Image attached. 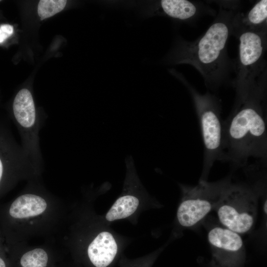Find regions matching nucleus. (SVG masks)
Segmentation results:
<instances>
[{"label": "nucleus", "instance_id": "obj_10", "mask_svg": "<svg viewBox=\"0 0 267 267\" xmlns=\"http://www.w3.org/2000/svg\"><path fill=\"white\" fill-rule=\"evenodd\" d=\"M46 208L47 203L43 197L33 194H25L12 202L9 212L13 218L25 219L40 216Z\"/></svg>", "mask_w": 267, "mask_h": 267}, {"label": "nucleus", "instance_id": "obj_6", "mask_svg": "<svg viewBox=\"0 0 267 267\" xmlns=\"http://www.w3.org/2000/svg\"><path fill=\"white\" fill-rule=\"evenodd\" d=\"M227 177L215 182L199 180L197 184L180 185L182 192L177 212L178 224L192 228L203 221L213 210L225 188L231 182Z\"/></svg>", "mask_w": 267, "mask_h": 267}, {"label": "nucleus", "instance_id": "obj_14", "mask_svg": "<svg viewBox=\"0 0 267 267\" xmlns=\"http://www.w3.org/2000/svg\"><path fill=\"white\" fill-rule=\"evenodd\" d=\"M49 257L45 250L35 248L24 253L20 260V267H47Z\"/></svg>", "mask_w": 267, "mask_h": 267}, {"label": "nucleus", "instance_id": "obj_1", "mask_svg": "<svg viewBox=\"0 0 267 267\" xmlns=\"http://www.w3.org/2000/svg\"><path fill=\"white\" fill-rule=\"evenodd\" d=\"M266 84L252 90L222 122V161L244 166L251 158L266 162Z\"/></svg>", "mask_w": 267, "mask_h": 267}, {"label": "nucleus", "instance_id": "obj_15", "mask_svg": "<svg viewBox=\"0 0 267 267\" xmlns=\"http://www.w3.org/2000/svg\"><path fill=\"white\" fill-rule=\"evenodd\" d=\"M67 1L65 0H41L38 6V13L41 20L50 17L62 11Z\"/></svg>", "mask_w": 267, "mask_h": 267}, {"label": "nucleus", "instance_id": "obj_11", "mask_svg": "<svg viewBox=\"0 0 267 267\" xmlns=\"http://www.w3.org/2000/svg\"><path fill=\"white\" fill-rule=\"evenodd\" d=\"M160 6L168 16L183 21L193 20L206 10L202 3L187 0H162Z\"/></svg>", "mask_w": 267, "mask_h": 267}, {"label": "nucleus", "instance_id": "obj_9", "mask_svg": "<svg viewBox=\"0 0 267 267\" xmlns=\"http://www.w3.org/2000/svg\"><path fill=\"white\" fill-rule=\"evenodd\" d=\"M267 0L256 2L246 13H235L232 22V34L237 37L247 31L267 30Z\"/></svg>", "mask_w": 267, "mask_h": 267}, {"label": "nucleus", "instance_id": "obj_13", "mask_svg": "<svg viewBox=\"0 0 267 267\" xmlns=\"http://www.w3.org/2000/svg\"><path fill=\"white\" fill-rule=\"evenodd\" d=\"M139 204L137 196L130 190L120 196L107 212L105 219L109 222L126 218L133 214Z\"/></svg>", "mask_w": 267, "mask_h": 267}, {"label": "nucleus", "instance_id": "obj_8", "mask_svg": "<svg viewBox=\"0 0 267 267\" xmlns=\"http://www.w3.org/2000/svg\"><path fill=\"white\" fill-rule=\"evenodd\" d=\"M118 252V245L109 232H100L89 243L87 255L95 267H107L113 261Z\"/></svg>", "mask_w": 267, "mask_h": 267}, {"label": "nucleus", "instance_id": "obj_5", "mask_svg": "<svg viewBox=\"0 0 267 267\" xmlns=\"http://www.w3.org/2000/svg\"><path fill=\"white\" fill-rule=\"evenodd\" d=\"M260 191L258 187L231 181L214 208L218 222L240 235L250 232L257 218Z\"/></svg>", "mask_w": 267, "mask_h": 267}, {"label": "nucleus", "instance_id": "obj_16", "mask_svg": "<svg viewBox=\"0 0 267 267\" xmlns=\"http://www.w3.org/2000/svg\"><path fill=\"white\" fill-rule=\"evenodd\" d=\"M0 28L9 37L13 33V28L11 25L4 24L0 26Z\"/></svg>", "mask_w": 267, "mask_h": 267}, {"label": "nucleus", "instance_id": "obj_3", "mask_svg": "<svg viewBox=\"0 0 267 267\" xmlns=\"http://www.w3.org/2000/svg\"><path fill=\"white\" fill-rule=\"evenodd\" d=\"M267 31H247L237 36L239 45L238 57L233 65L236 74L234 107L241 104L252 90L265 83Z\"/></svg>", "mask_w": 267, "mask_h": 267}, {"label": "nucleus", "instance_id": "obj_4", "mask_svg": "<svg viewBox=\"0 0 267 267\" xmlns=\"http://www.w3.org/2000/svg\"><path fill=\"white\" fill-rule=\"evenodd\" d=\"M184 84L191 96L199 121L204 147L202 174L199 180L207 181L212 167L222 155V122L221 105L218 98L207 92L199 93L186 81Z\"/></svg>", "mask_w": 267, "mask_h": 267}, {"label": "nucleus", "instance_id": "obj_2", "mask_svg": "<svg viewBox=\"0 0 267 267\" xmlns=\"http://www.w3.org/2000/svg\"><path fill=\"white\" fill-rule=\"evenodd\" d=\"M235 12L221 7L218 15L206 32L193 42L183 41L178 63L189 64L202 76L205 86L216 90L227 79L231 67L226 44L232 34Z\"/></svg>", "mask_w": 267, "mask_h": 267}, {"label": "nucleus", "instance_id": "obj_20", "mask_svg": "<svg viewBox=\"0 0 267 267\" xmlns=\"http://www.w3.org/2000/svg\"><path fill=\"white\" fill-rule=\"evenodd\" d=\"M264 213L267 214V200L265 201L264 205Z\"/></svg>", "mask_w": 267, "mask_h": 267}, {"label": "nucleus", "instance_id": "obj_18", "mask_svg": "<svg viewBox=\"0 0 267 267\" xmlns=\"http://www.w3.org/2000/svg\"><path fill=\"white\" fill-rule=\"evenodd\" d=\"M2 172H3V166H2V163L1 162V161L0 159V181L1 180V177L2 175Z\"/></svg>", "mask_w": 267, "mask_h": 267}, {"label": "nucleus", "instance_id": "obj_7", "mask_svg": "<svg viewBox=\"0 0 267 267\" xmlns=\"http://www.w3.org/2000/svg\"><path fill=\"white\" fill-rule=\"evenodd\" d=\"M211 267H243L246 253L241 235L218 223L206 224Z\"/></svg>", "mask_w": 267, "mask_h": 267}, {"label": "nucleus", "instance_id": "obj_19", "mask_svg": "<svg viewBox=\"0 0 267 267\" xmlns=\"http://www.w3.org/2000/svg\"><path fill=\"white\" fill-rule=\"evenodd\" d=\"M0 267H6L4 260L0 257Z\"/></svg>", "mask_w": 267, "mask_h": 267}, {"label": "nucleus", "instance_id": "obj_17", "mask_svg": "<svg viewBox=\"0 0 267 267\" xmlns=\"http://www.w3.org/2000/svg\"><path fill=\"white\" fill-rule=\"evenodd\" d=\"M8 38V37L0 28V43L3 42Z\"/></svg>", "mask_w": 267, "mask_h": 267}, {"label": "nucleus", "instance_id": "obj_12", "mask_svg": "<svg viewBox=\"0 0 267 267\" xmlns=\"http://www.w3.org/2000/svg\"><path fill=\"white\" fill-rule=\"evenodd\" d=\"M13 110L18 123L25 128L33 127L36 121V110L30 91L23 89L19 91L14 98Z\"/></svg>", "mask_w": 267, "mask_h": 267}]
</instances>
